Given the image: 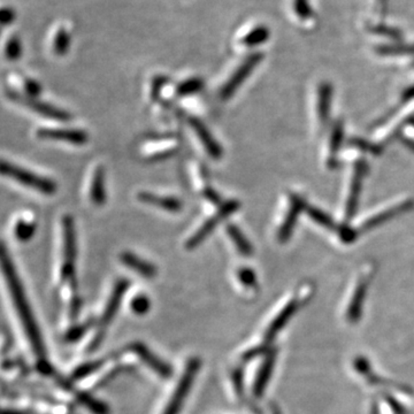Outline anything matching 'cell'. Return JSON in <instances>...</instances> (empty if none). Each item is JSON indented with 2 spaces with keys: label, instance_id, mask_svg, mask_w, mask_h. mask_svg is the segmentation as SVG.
Masks as SVG:
<instances>
[{
  "label": "cell",
  "instance_id": "obj_1",
  "mask_svg": "<svg viewBox=\"0 0 414 414\" xmlns=\"http://www.w3.org/2000/svg\"><path fill=\"white\" fill-rule=\"evenodd\" d=\"M0 258H1L3 273L5 275L7 286H8V290H10V297L13 300L14 307L17 310V316L20 318L21 325L24 327V333L27 335L28 340H29L35 354L41 358L42 361H45L46 350H45L43 337H42L37 322H36V319H35L34 314H33V310H31L29 302H28L22 283H21L20 279L17 276L13 261L10 259V255L6 251V246L3 244L1 246Z\"/></svg>",
  "mask_w": 414,
  "mask_h": 414
},
{
  "label": "cell",
  "instance_id": "obj_2",
  "mask_svg": "<svg viewBox=\"0 0 414 414\" xmlns=\"http://www.w3.org/2000/svg\"><path fill=\"white\" fill-rule=\"evenodd\" d=\"M62 225V243H64V258L61 265V279L69 283L73 296H78V283H76V232L74 220L71 216H64L61 221Z\"/></svg>",
  "mask_w": 414,
  "mask_h": 414
},
{
  "label": "cell",
  "instance_id": "obj_3",
  "mask_svg": "<svg viewBox=\"0 0 414 414\" xmlns=\"http://www.w3.org/2000/svg\"><path fill=\"white\" fill-rule=\"evenodd\" d=\"M129 286H130V282L128 279H119L118 282L115 283L114 286H113L110 300H108L107 304L105 307L103 317H101V321L98 322L96 335H94L92 344L89 345L90 352L97 350L98 347H101L108 327L111 325L112 321L114 320L115 316H117L119 309L121 307L122 300H123L126 291L128 290Z\"/></svg>",
  "mask_w": 414,
  "mask_h": 414
},
{
  "label": "cell",
  "instance_id": "obj_4",
  "mask_svg": "<svg viewBox=\"0 0 414 414\" xmlns=\"http://www.w3.org/2000/svg\"><path fill=\"white\" fill-rule=\"evenodd\" d=\"M1 173L3 175L8 176L28 188L42 192L43 195L51 196L57 192V183L54 182L53 180L38 175L36 173L31 172L10 162H1Z\"/></svg>",
  "mask_w": 414,
  "mask_h": 414
},
{
  "label": "cell",
  "instance_id": "obj_5",
  "mask_svg": "<svg viewBox=\"0 0 414 414\" xmlns=\"http://www.w3.org/2000/svg\"><path fill=\"white\" fill-rule=\"evenodd\" d=\"M241 207V202L237 199H230L220 205L219 209L216 211L214 216L206 220L204 225L199 227L195 234H192L185 243V248L188 250H193L200 245L207 237H209L219 223H223L228 216H232L237 209Z\"/></svg>",
  "mask_w": 414,
  "mask_h": 414
},
{
  "label": "cell",
  "instance_id": "obj_6",
  "mask_svg": "<svg viewBox=\"0 0 414 414\" xmlns=\"http://www.w3.org/2000/svg\"><path fill=\"white\" fill-rule=\"evenodd\" d=\"M199 368H200V361L198 358H191L188 361L182 377L178 383V387L162 414H179L181 412L185 399L188 397L190 389H191L192 383L195 382L196 377L198 374Z\"/></svg>",
  "mask_w": 414,
  "mask_h": 414
},
{
  "label": "cell",
  "instance_id": "obj_7",
  "mask_svg": "<svg viewBox=\"0 0 414 414\" xmlns=\"http://www.w3.org/2000/svg\"><path fill=\"white\" fill-rule=\"evenodd\" d=\"M8 97L12 98L17 103H20L26 107L31 108V111H34L35 113L45 117V118L60 122H67L71 119V114L67 111L55 107L53 105L47 104L36 97H31L28 94H22L20 92H13V90H10Z\"/></svg>",
  "mask_w": 414,
  "mask_h": 414
},
{
  "label": "cell",
  "instance_id": "obj_8",
  "mask_svg": "<svg viewBox=\"0 0 414 414\" xmlns=\"http://www.w3.org/2000/svg\"><path fill=\"white\" fill-rule=\"evenodd\" d=\"M263 53H260V52L250 54L249 57L246 58L245 60L241 64V66L234 71V74L230 76V80L225 83V85L220 90L221 98L223 99L232 98L237 92V89L243 85V82L249 78L251 73L255 71V68L260 64V61L263 60Z\"/></svg>",
  "mask_w": 414,
  "mask_h": 414
},
{
  "label": "cell",
  "instance_id": "obj_9",
  "mask_svg": "<svg viewBox=\"0 0 414 414\" xmlns=\"http://www.w3.org/2000/svg\"><path fill=\"white\" fill-rule=\"evenodd\" d=\"M366 174H368V165H366V162L364 160H359V162H356L354 173H352V178H351L349 193H347V198L345 200V209H344L345 219H351L356 214L358 202H359V198H361V189H363V183H364Z\"/></svg>",
  "mask_w": 414,
  "mask_h": 414
},
{
  "label": "cell",
  "instance_id": "obj_10",
  "mask_svg": "<svg viewBox=\"0 0 414 414\" xmlns=\"http://www.w3.org/2000/svg\"><path fill=\"white\" fill-rule=\"evenodd\" d=\"M129 351L139 358L143 364L146 365L150 370H153L155 374L162 379H169L172 377L173 370L171 365L166 361H162L157 354H153L144 343L141 342H132L129 344Z\"/></svg>",
  "mask_w": 414,
  "mask_h": 414
},
{
  "label": "cell",
  "instance_id": "obj_11",
  "mask_svg": "<svg viewBox=\"0 0 414 414\" xmlns=\"http://www.w3.org/2000/svg\"><path fill=\"white\" fill-rule=\"evenodd\" d=\"M307 202L305 199L302 198L300 196H290V205L286 212L282 225L279 226V232H277V239L279 242L286 243L289 241L290 236L293 235V228L296 226L297 220L300 218V213L307 211Z\"/></svg>",
  "mask_w": 414,
  "mask_h": 414
},
{
  "label": "cell",
  "instance_id": "obj_12",
  "mask_svg": "<svg viewBox=\"0 0 414 414\" xmlns=\"http://www.w3.org/2000/svg\"><path fill=\"white\" fill-rule=\"evenodd\" d=\"M189 125L191 126L192 130L196 132V135L198 137L199 141L202 143V146L205 148L206 153L214 159V160H219L223 158V146L218 143L212 132H209V129L206 127L205 123L199 120L196 117H190L189 118Z\"/></svg>",
  "mask_w": 414,
  "mask_h": 414
},
{
  "label": "cell",
  "instance_id": "obj_13",
  "mask_svg": "<svg viewBox=\"0 0 414 414\" xmlns=\"http://www.w3.org/2000/svg\"><path fill=\"white\" fill-rule=\"evenodd\" d=\"M414 202L412 199H405L403 202L395 204L384 209L383 211L370 216L365 220L364 223H361V232H368V230H373L375 227L381 226L383 223H387L389 220L394 219L395 216H401L403 213L408 212L410 209H413Z\"/></svg>",
  "mask_w": 414,
  "mask_h": 414
},
{
  "label": "cell",
  "instance_id": "obj_14",
  "mask_svg": "<svg viewBox=\"0 0 414 414\" xmlns=\"http://www.w3.org/2000/svg\"><path fill=\"white\" fill-rule=\"evenodd\" d=\"M36 135L41 139L49 141H66L75 145H83L88 141L87 132L81 129L41 128Z\"/></svg>",
  "mask_w": 414,
  "mask_h": 414
},
{
  "label": "cell",
  "instance_id": "obj_15",
  "mask_svg": "<svg viewBox=\"0 0 414 414\" xmlns=\"http://www.w3.org/2000/svg\"><path fill=\"white\" fill-rule=\"evenodd\" d=\"M368 286H370V281H368V275L363 277L356 286V289H354V295H352V298H351L347 311V320L350 322H357L361 319Z\"/></svg>",
  "mask_w": 414,
  "mask_h": 414
},
{
  "label": "cell",
  "instance_id": "obj_16",
  "mask_svg": "<svg viewBox=\"0 0 414 414\" xmlns=\"http://www.w3.org/2000/svg\"><path fill=\"white\" fill-rule=\"evenodd\" d=\"M137 198L148 205L157 206L169 212L178 213L182 209L183 204L179 198L173 196H159L148 191L138 192Z\"/></svg>",
  "mask_w": 414,
  "mask_h": 414
},
{
  "label": "cell",
  "instance_id": "obj_17",
  "mask_svg": "<svg viewBox=\"0 0 414 414\" xmlns=\"http://www.w3.org/2000/svg\"><path fill=\"white\" fill-rule=\"evenodd\" d=\"M120 260L125 266L128 267L129 270H134L135 273L139 274L145 279H152L157 274V267L148 260H144L141 257H138L135 253L125 251L121 253Z\"/></svg>",
  "mask_w": 414,
  "mask_h": 414
},
{
  "label": "cell",
  "instance_id": "obj_18",
  "mask_svg": "<svg viewBox=\"0 0 414 414\" xmlns=\"http://www.w3.org/2000/svg\"><path fill=\"white\" fill-rule=\"evenodd\" d=\"M276 352L275 351H270L268 356L265 358L263 364L260 366L258 373H257L256 380L253 383V395L257 398H260L263 396L266 389L267 384L270 382L272 374H273L274 366H275Z\"/></svg>",
  "mask_w": 414,
  "mask_h": 414
},
{
  "label": "cell",
  "instance_id": "obj_19",
  "mask_svg": "<svg viewBox=\"0 0 414 414\" xmlns=\"http://www.w3.org/2000/svg\"><path fill=\"white\" fill-rule=\"evenodd\" d=\"M297 309H298V302L291 300L286 307H283L282 310L279 311V313L276 316L275 319L272 321L270 327L267 328L266 336H265L267 342L273 340L274 337L279 334V330L286 326L288 321L293 318V314L296 313Z\"/></svg>",
  "mask_w": 414,
  "mask_h": 414
},
{
  "label": "cell",
  "instance_id": "obj_20",
  "mask_svg": "<svg viewBox=\"0 0 414 414\" xmlns=\"http://www.w3.org/2000/svg\"><path fill=\"white\" fill-rule=\"evenodd\" d=\"M106 185H105V169L99 166L94 169L90 184V199L94 205L103 206L106 202Z\"/></svg>",
  "mask_w": 414,
  "mask_h": 414
},
{
  "label": "cell",
  "instance_id": "obj_21",
  "mask_svg": "<svg viewBox=\"0 0 414 414\" xmlns=\"http://www.w3.org/2000/svg\"><path fill=\"white\" fill-rule=\"evenodd\" d=\"M344 138V126L343 121L335 122L331 127L330 132L329 143H328V162L327 165L329 169H334L336 166V155L340 151V145Z\"/></svg>",
  "mask_w": 414,
  "mask_h": 414
},
{
  "label": "cell",
  "instance_id": "obj_22",
  "mask_svg": "<svg viewBox=\"0 0 414 414\" xmlns=\"http://www.w3.org/2000/svg\"><path fill=\"white\" fill-rule=\"evenodd\" d=\"M333 98V87L329 83H322L318 90L317 114L321 125L329 119L330 105Z\"/></svg>",
  "mask_w": 414,
  "mask_h": 414
},
{
  "label": "cell",
  "instance_id": "obj_23",
  "mask_svg": "<svg viewBox=\"0 0 414 414\" xmlns=\"http://www.w3.org/2000/svg\"><path fill=\"white\" fill-rule=\"evenodd\" d=\"M226 232L232 239L236 250L241 253L242 256L249 257L253 253V246L250 243L249 239H246V236L243 234L242 230H239V227L234 225V223H228L226 226Z\"/></svg>",
  "mask_w": 414,
  "mask_h": 414
},
{
  "label": "cell",
  "instance_id": "obj_24",
  "mask_svg": "<svg viewBox=\"0 0 414 414\" xmlns=\"http://www.w3.org/2000/svg\"><path fill=\"white\" fill-rule=\"evenodd\" d=\"M268 38L270 31L265 26H256L243 35L242 38L239 40V44L246 47L257 46L268 41Z\"/></svg>",
  "mask_w": 414,
  "mask_h": 414
},
{
  "label": "cell",
  "instance_id": "obj_25",
  "mask_svg": "<svg viewBox=\"0 0 414 414\" xmlns=\"http://www.w3.org/2000/svg\"><path fill=\"white\" fill-rule=\"evenodd\" d=\"M71 46V34L68 33L66 26L61 24L54 31L53 38H52V50L57 55H64L67 53Z\"/></svg>",
  "mask_w": 414,
  "mask_h": 414
},
{
  "label": "cell",
  "instance_id": "obj_26",
  "mask_svg": "<svg viewBox=\"0 0 414 414\" xmlns=\"http://www.w3.org/2000/svg\"><path fill=\"white\" fill-rule=\"evenodd\" d=\"M36 232V223L31 220L19 219L14 227V235L20 242H28L34 237Z\"/></svg>",
  "mask_w": 414,
  "mask_h": 414
},
{
  "label": "cell",
  "instance_id": "obj_27",
  "mask_svg": "<svg viewBox=\"0 0 414 414\" xmlns=\"http://www.w3.org/2000/svg\"><path fill=\"white\" fill-rule=\"evenodd\" d=\"M202 88H204V82L202 81V78H190L181 82L176 87V94L179 97H187V96L198 94Z\"/></svg>",
  "mask_w": 414,
  "mask_h": 414
},
{
  "label": "cell",
  "instance_id": "obj_28",
  "mask_svg": "<svg viewBox=\"0 0 414 414\" xmlns=\"http://www.w3.org/2000/svg\"><path fill=\"white\" fill-rule=\"evenodd\" d=\"M305 212L318 225L325 227L327 230H336V223H334V220L326 212L321 211L320 209H317L314 206H307Z\"/></svg>",
  "mask_w": 414,
  "mask_h": 414
},
{
  "label": "cell",
  "instance_id": "obj_29",
  "mask_svg": "<svg viewBox=\"0 0 414 414\" xmlns=\"http://www.w3.org/2000/svg\"><path fill=\"white\" fill-rule=\"evenodd\" d=\"M377 52L386 57L405 55V54L414 55V44L381 45L377 47Z\"/></svg>",
  "mask_w": 414,
  "mask_h": 414
},
{
  "label": "cell",
  "instance_id": "obj_30",
  "mask_svg": "<svg viewBox=\"0 0 414 414\" xmlns=\"http://www.w3.org/2000/svg\"><path fill=\"white\" fill-rule=\"evenodd\" d=\"M78 399L94 414H110V408L107 405L104 404L103 402L98 401L90 395L81 393L78 395Z\"/></svg>",
  "mask_w": 414,
  "mask_h": 414
},
{
  "label": "cell",
  "instance_id": "obj_31",
  "mask_svg": "<svg viewBox=\"0 0 414 414\" xmlns=\"http://www.w3.org/2000/svg\"><path fill=\"white\" fill-rule=\"evenodd\" d=\"M104 361H94L85 363V364L78 366L76 370L73 372V379L74 380H82L88 377L89 375L96 373L99 368L104 365Z\"/></svg>",
  "mask_w": 414,
  "mask_h": 414
},
{
  "label": "cell",
  "instance_id": "obj_32",
  "mask_svg": "<svg viewBox=\"0 0 414 414\" xmlns=\"http://www.w3.org/2000/svg\"><path fill=\"white\" fill-rule=\"evenodd\" d=\"M293 13L300 21H310L314 17L313 10H311L309 0H293Z\"/></svg>",
  "mask_w": 414,
  "mask_h": 414
},
{
  "label": "cell",
  "instance_id": "obj_33",
  "mask_svg": "<svg viewBox=\"0 0 414 414\" xmlns=\"http://www.w3.org/2000/svg\"><path fill=\"white\" fill-rule=\"evenodd\" d=\"M22 53V44L20 38L13 35L8 38L5 45V55L8 60H17Z\"/></svg>",
  "mask_w": 414,
  "mask_h": 414
},
{
  "label": "cell",
  "instance_id": "obj_34",
  "mask_svg": "<svg viewBox=\"0 0 414 414\" xmlns=\"http://www.w3.org/2000/svg\"><path fill=\"white\" fill-rule=\"evenodd\" d=\"M370 31L373 34L381 35L386 37L393 38V40H401L402 33L394 27H389L383 24H375L370 26Z\"/></svg>",
  "mask_w": 414,
  "mask_h": 414
},
{
  "label": "cell",
  "instance_id": "obj_35",
  "mask_svg": "<svg viewBox=\"0 0 414 414\" xmlns=\"http://www.w3.org/2000/svg\"><path fill=\"white\" fill-rule=\"evenodd\" d=\"M350 144L354 148H359L361 151L368 152L372 155H379L381 152V146L375 145L372 141H366L363 138H352L350 141Z\"/></svg>",
  "mask_w": 414,
  "mask_h": 414
},
{
  "label": "cell",
  "instance_id": "obj_36",
  "mask_svg": "<svg viewBox=\"0 0 414 414\" xmlns=\"http://www.w3.org/2000/svg\"><path fill=\"white\" fill-rule=\"evenodd\" d=\"M132 310L138 316L146 313L150 310V300L144 295L136 296L132 300Z\"/></svg>",
  "mask_w": 414,
  "mask_h": 414
},
{
  "label": "cell",
  "instance_id": "obj_37",
  "mask_svg": "<svg viewBox=\"0 0 414 414\" xmlns=\"http://www.w3.org/2000/svg\"><path fill=\"white\" fill-rule=\"evenodd\" d=\"M335 232L340 237V241L344 243H352L354 239H357L358 232L352 230L350 226L347 225H337V228Z\"/></svg>",
  "mask_w": 414,
  "mask_h": 414
},
{
  "label": "cell",
  "instance_id": "obj_38",
  "mask_svg": "<svg viewBox=\"0 0 414 414\" xmlns=\"http://www.w3.org/2000/svg\"><path fill=\"white\" fill-rule=\"evenodd\" d=\"M237 275H239V279L241 281V283L244 284V286H248V288L256 286V273H255L251 268H248V267L241 268V270H239V274H237Z\"/></svg>",
  "mask_w": 414,
  "mask_h": 414
},
{
  "label": "cell",
  "instance_id": "obj_39",
  "mask_svg": "<svg viewBox=\"0 0 414 414\" xmlns=\"http://www.w3.org/2000/svg\"><path fill=\"white\" fill-rule=\"evenodd\" d=\"M24 92H27L28 96H31V97H37L38 94L42 92L41 85L31 78L24 80Z\"/></svg>",
  "mask_w": 414,
  "mask_h": 414
},
{
  "label": "cell",
  "instance_id": "obj_40",
  "mask_svg": "<svg viewBox=\"0 0 414 414\" xmlns=\"http://www.w3.org/2000/svg\"><path fill=\"white\" fill-rule=\"evenodd\" d=\"M88 329V325H82V326L75 327L73 329L69 330L67 334V338L68 340H71V342H75V340H78L80 337L83 336L85 334V330Z\"/></svg>",
  "mask_w": 414,
  "mask_h": 414
},
{
  "label": "cell",
  "instance_id": "obj_41",
  "mask_svg": "<svg viewBox=\"0 0 414 414\" xmlns=\"http://www.w3.org/2000/svg\"><path fill=\"white\" fill-rule=\"evenodd\" d=\"M166 83V78H162V76H158V78H155V81L152 83V90H151V96L153 99H157L160 96V92H162V89L164 88V85Z\"/></svg>",
  "mask_w": 414,
  "mask_h": 414
},
{
  "label": "cell",
  "instance_id": "obj_42",
  "mask_svg": "<svg viewBox=\"0 0 414 414\" xmlns=\"http://www.w3.org/2000/svg\"><path fill=\"white\" fill-rule=\"evenodd\" d=\"M388 0H374L373 10L374 13L377 14L379 17H383L387 13Z\"/></svg>",
  "mask_w": 414,
  "mask_h": 414
},
{
  "label": "cell",
  "instance_id": "obj_43",
  "mask_svg": "<svg viewBox=\"0 0 414 414\" xmlns=\"http://www.w3.org/2000/svg\"><path fill=\"white\" fill-rule=\"evenodd\" d=\"M204 196H205L206 199H209V202H214V204H220V202H221L219 193L213 188H206L204 190Z\"/></svg>",
  "mask_w": 414,
  "mask_h": 414
},
{
  "label": "cell",
  "instance_id": "obj_44",
  "mask_svg": "<svg viewBox=\"0 0 414 414\" xmlns=\"http://www.w3.org/2000/svg\"><path fill=\"white\" fill-rule=\"evenodd\" d=\"M3 414H21L20 412L13 411V410H5Z\"/></svg>",
  "mask_w": 414,
  "mask_h": 414
},
{
  "label": "cell",
  "instance_id": "obj_45",
  "mask_svg": "<svg viewBox=\"0 0 414 414\" xmlns=\"http://www.w3.org/2000/svg\"><path fill=\"white\" fill-rule=\"evenodd\" d=\"M275 414H279V413H275Z\"/></svg>",
  "mask_w": 414,
  "mask_h": 414
}]
</instances>
